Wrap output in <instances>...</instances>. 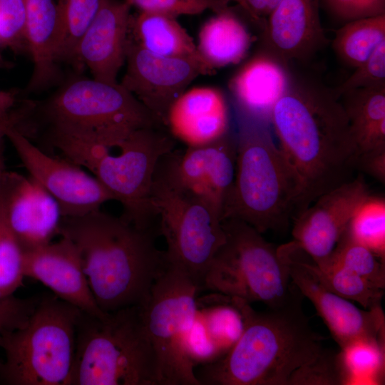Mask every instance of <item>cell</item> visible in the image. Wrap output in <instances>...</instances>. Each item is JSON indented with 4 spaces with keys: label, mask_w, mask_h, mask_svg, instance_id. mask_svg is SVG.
<instances>
[{
    "label": "cell",
    "mask_w": 385,
    "mask_h": 385,
    "mask_svg": "<svg viewBox=\"0 0 385 385\" xmlns=\"http://www.w3.org/2000/svg\"><path fill=\"white\" fill-rule=\"evenodd\" d=\"M270 123L279 148L303 184L304 210L354 178L359 153L334 90L312 80L291 78Z\"/></svg>",
    "instance_id": "6da1fadb"
},
{
    "label": "cell",
    "mask_w": 385,
    "mask_h": 385,
    "mask_svg": "<svg viewBox=\"0 0 385 385\" xmlns=\"http://www.w3.org/2000/svg\"><path fill=\"white\" fill-rule=\"evenodd\" d=\"M155 232V227H139L101 209L63 217L59 229V235L78 249L91 292L104 312L143 305L169 267L165 251L156 246Z\"/></svg>",
    "instance_id": "7a4b0ae2"
},
{
    "label": "cell",
    "mask_w": 385,
    "mask_h": 385,
    "mask_svg": "<svg viewBox=\"0 0 385 385\" xmlns=\"http://www.w3.org/2000/svg\"><path fill=\"white\" fill-rule=\"evenodd\" d=\"M304 296L257 312L240 299L244 330L221 358L195 369L200 385H287L292 373L313 359L325 338L303 311Z\"/></svg>",
    "instance_id": "3957f363"
},
{
    "label": "cell",
    "mask_w": 385,
    "mask_h": 385,
    "mask_svg": "<svg viewBox=\"0 0 385 385\" xmlns=\"http://www.w3.org/2000/svg\"><path fill=\"white\" fill-rule=\"evenodd\" d=\"M237 125L235 175L222 220H240L262 234L287 229L304 210L302 180L269 123L237 110Z\"/></svg>",
    "instance_id": "277c9868"
},
{
    "label": "cell",
    "mask_w": 385,
    "mask_h": 385,
    "mask_svg": "<svg viewBox=\"0 0 385 385\" xmlns=\"http://www.w3.org/2000/svg\"><path fill=\"white\" fill-rule=\"evenodd\" d=\"M65 158L88 170L123 207L122 217L141 228L158 220L151 202L160 160L175 149V140L162 127L140 128L113 145L48 136Z\"/></svg>",
    "instance_id": "5b68a950"
},
{
    "label": "cell",
    "mask_w": 385,
    "mask_h": 385,
    "mask_svg": "<svg viewBox=\"0 0 385 385\" xmlns=\"http://www.w3.org/2000/svg\"><path fill=\"white\" fill-rule=\"evenodd\" d=\"M68 385H159L140 305L103 317L81 311Z\"/></svg>",
    "instance_id": "8992f818"
},
{
    "label": "cell",
    "mask_w": 385,
    "mask_h": 385,
    "mask_svg": "<svg viewBox=\"0 0 385 385\" xmlns=\"http://www.w3.org/2000/svg\"><path fill=\"white\" fill-rule=\"evenodd\" d=\"M81 310L55 294L38 298L19 325L4 332L0 381L9 385H68Z\"/></svg>",
    "instance_id": "52a82bcc"
},
{
    "label": "cell",
    "mask_w": 385,
    "mask_h": 385,
    "mask_svg": "<svg viewBox=\"0 0 385 385\" xmlns=\"http://www.w3.org/2000/svg\"><path fill=\"white\" fill-rule=\"evenodd\" d=\"M48 136L115 145L140 128L160 121L120 83L79 78L71 81L41 107Z\"/></svg>",
    "instance_id": "ba28073f"
},
{
    "label": "cell",
    "mask_w": 385,
    "mask_h": 385,
    "mask_svg": "<svg viewBox=\"0 0 385 385\" xmlns=\"http://www.w3.org/2000/svg\"><path fill=\"white\" fill-rule=\"evenodd\" d=\"M221 223L225 240L208 266L202 289L269 308L284 305L301 294L278 247L243 221L227 218Z\"/></svg>",
    "instance_id": "9c48e42d"
},
{
    "label": "cell",
    "mask_w": 385,
    "mask_h": 385,
    "mask_svg": "<svg viewBox=\"0 0 385 385\" xmlns=\"http://www.w3.org/2000/svg\"><path fill=\"white\" fill-rule=\"evenodd\" d=\"M151 202L169 264L185 272L201 290L208 266L225 240L221 217L176 180L163 158L154 174Z\"/></svg>",
    "instance_id": "30bf717a"
},
{
    "label": "cell",
    "mask_w": 385,
    "mask_h": 385,
    "mask_svg": "<svg viewBox=\"0 0 385 385\" xmlns=\"http://www.w3.org/2000/svg\"><path fill=\"white\" fill-rule=\"evenodd\" d=\"M198 291L185 272L170 265L140 306L156 358L159 385H200L188 354Z\"/></svg>",
    "instance_id": "8fae6325"
},
{
    "label": "cell",
    "mask_w": 385,
    "mask_h": 385,
    "mask_svg": "<svg viewBox=\"0 0 385 385\" xmlns=\"http://www.w3.org/2000/svg\"><path fill=\"white\" fill-rule=\"evenodd\" d=\"M278 249L287 262L292 282L314 306L340 349L359 340L385 344L382 308L360 309L329 290L315 274L311 257L293 241Z\"/></svg>",
    "instance_id": "7c38bea8"
},
{
    "label": "cell",
    "mask_w": 385,
    "mask_h": 385,
    "mask_svg": "<svg viewBox=\"0 0 385 385\" xmlns=\"http://www.w3.org/2000/svg\"><path fill=\"white\" fill-rule=\"evenodd\" d=\"M6 138L29 175L57 201L63 217L84 215L113 200L112 195L93 175L67 158L48 155L16 128H10Z\"/></svg>",
    "instance_id": "4fadbf2b"
},
{
    "label": "cell",
    "mask_w": 385,
    "mask_h": 385,
    "mask_svg": "<svg viewBox=\"0 0 385 385\" xmlns=\"http://www.w3.org/2000/svg\"><path fill=\"white\" fill-rule=\"evenodd\" d=\"M125 73L120 84L164 126L168 109L202 71L187 60L153 53L128 36Z\"/></svg>",
    "instance_id": "5bb4252c"
},
{
    "label": "cell",
    "mask_w": 385,
    "mask_h": 385,
    "mask_svg": "<svg viewBox=\"0 0 385 385\" xmlns=\"http://www.w3.org/2000/svg\"><path fill=\"white\" fill-rule=\"evenodd\" d=\"M237 158L235 133L230 130L210 143L175 148L163 161L176 180L210 205L221 217L233 185Z\"/></svg>",
    "instance_id": "9a60e30c"
},
{
    "label": "cell",
    "mask_w": 385,
    "mask_h": 385,
    "mask_svg": "<svg viewBox=\"0 0 385 385\" xmlns=\"http://www.w3.org/2000/svg\"><path fill=\"white\" fill-rule=\"evenodd\" d=\"M369 195L361 176L321 195L292 220L293 242L317 266L329 258L362 201Z\"/></svg>",
    "instance_id": "2e32d148"
},
{
    "label": "cell",
    "mask_w": 385,
    "mask_h": 385,
    "mask_svg": "<svg viewBox=\"0 0 385 385\" xmlns=\"http://www.w3.org/2000/svg\"><path fill=\"white\" fill-rule=\"evenodd\" d=\"M0 195L9 225L24 252L44 246L59 235L60 206L34 178L5 170Z\"/></svg>",
    "instance_id": "e0dca14e"
},
{
    "label": "cell",
    "mask_w": 385,
    "mask_h": 385,
    "mask_svg": "<svg viewBox=\"0 0 385 385\" xmlns=\"http://www.w3.org/2000/svg\"><path fill=\"white\" fill-rule=\"evenodd\" d=\"M60 237L55 242L24 252L25 277L41 282L56 297L84 312L104 316L107 312L94 299L78 249L68 237Z\"/></svg>",
    "instance_id": "ac0fdd59"
},
{
    "label": "cell",
    "mask_w": 385,
    "mask_h": 385,
    "mask_svg": "<svg viewBox=\"0 0 385 385\" xmlns=\"http://www.w3.org/2000/svg\"><path fill=\"white\" fill-rule=\"evenodd\" d=\"M130 8L126 0H101L96 16L78 43L77 68L84 65L94 79L118 83V73L125 62Z\"/></svg>",
    "instance_id": "d6986e66"
},
{
    "label": "cell",
    "mask_w": 385,
    "mask_h": 385,
    "mask_svg": "<svg viewBox=\"0 0 385 385\" xmlns=\"http://www.w3.org/2000/svg\"><path fill=\"white\" fill-rule=\"evenodd\" d=\"M319 0H280L267 17L266 51L286 67L312 57L327 41L321 25Z\"/></svg>",
    "instance_id": "ffe728a7"
},
{
    "label": "cell",
    "mask_w": 385,
    "mask_h": 385,
    "mask_svg": "<svg viewBox=\"0 0 385 385\" xmlns=\"http://www.w3.org/2000/svg\"><path fill=\"white\" fill-rule=\"evenodd\" d=\"M164 127L186 147L210 143L228 133L229 110L222 93L212 87L186 90L168 111Z\"/></svg>",
    "instance_id": "44dd1931"
},
{
    "label": "cell",
    "mask_w": 385,
    "mask_h": 385,
    "mask_svg": "<svg viewBox=\"0 0 385 385\" xmlns=\"http://www.w3.org/2000/svg\"><path fill=\"white\" fill-rule=\"evenodd\" d=\"M286 66L265 52L245 63L229 82L238 110L270 123L272 111L290 83Z\"/></svg>",
    "instance_id": "7402d4cb"
},
{
    "label": "cell",
    "mask_w": 385,
    "mask_h": 385,
    "mask_svg": "<svg viewBox=\"0 0 385 385\" xmlns=\"http://www.w3.org/2000/svg\"><path fill=\"white\" fill-rule=\"evenodd\" d=\"M26 43L34 64L28 91H37L57 74L61 29L54 0H26Z\"/></svg>",
    "instance_id": "603a6c76"
},
{
    "label": "cell",
    "mask_w": 385,
    "mask_h": 385,
    "mask_svg": "<svg viewBox=\"0 0 385 385\" xmlns=\"http://www.w3.org/2000/svg\"><path fill=\"white\" fill-rule=\"evenodd\" d=\"M128 34L138 45L153 53L192 62L204 75L215 71L202 57L193 39L176 18L140 11L135 16H131Z\"/></svg>",
    "instance_id": "cb8c5ba5"
},
{
    "label": "cell",
    "mask_w": 385,
    "mask_h": 385,
    "mask_svg": "<svg viewBox=\"0 0 385 385\" xmlns=\"http://www.w3.org/2000/svg\"><path fill=\"white\" fill-rule=\"evenodd\" d=\"M339 98L359 154L385 147V85L351 90Z\"/></svg>",
    "instance_id": "d4e9b609"
},
{
    "label": "cell",
    "mask_w": 385,
    "mask_h": 385,
    "mask_svg": "<svg viewBox=\"0 0 385 385\" xmlns=\"http://www.w3.org/2000/svg\"><path fill=\"white\" fill-rule=\"evenodd\" d=\"M196 307L194 324L219 359L237 342L244 330L240 299L212 292L196 299Z\"/></svg>",
    "instance_id": "484cf974"
},
{
    "label": "cell",
    "mask_w": 385,
    "mask_h": 385,
    "mask_svg": "<svg viewBox=\"0 0 385 385\" xmlns=\"http://www.w3.org/2000/svg\"><path fill=\"white\" fill-rule=\"evenodd\" d=\"M250 43L246 27L227 8L217 12L202 25L197 46L202 57L215 70L241 61Z\"/></svg>",
    "instance_id": "4316f807"
},
{
    "label": "cell",
    "mask_w": 385,
    "mask_h": 385,
    "mask_svg": "<svg viewBox=\"0 0 385 385\" xmlns=\"http://www.w3.org/2000/svg\"><path fill=\"white\" fill-rule=\"evenodd\" d=\"M385 41V14L353 20L339 28L333 41L337 56L356 68Z\"/></svg>",
    "instance_id": "83f0119b"
},
{
    "label": "cell",
    "mask_w": 385,
    "mask_h": 385,
    "mask_svg": "<svg viewBox=\"0 0 385 385\" xmlns=\"http://www.w3.org/2000/svg\"><path fill=\"white\" fill-rule=\"evenodd\" d=\"M312 265L317 277L329 290L359 303L365 309L382 308L384 289L336 264L327 262L317 266L312 260Z\"/></svg>",
    "instance_id": "f1b7e54d"
},
{
    "label": "cell",
    "mask_w": 385,
    "mask_h": 385,
    "mask_svg": "<svg viewBox=\"0 0 385 385\" xmlns=\"http://www.w3.org/2000/svg\"><path fill=\"white\" fill-rule=\"evenodd\" d=\"M101 0H59L60 44L58 62L76 66V50L80 40L99 9Z\"/></svg>",
    "instance_id": "f546056e"
},
{
    "label": "cell",
    "mask_w": 385,
    "mask_h": 385,
    "mask_svg": "<svg viewBox=\"0 0 385 385\" xmlns=\"http://www.w3.org/2000/svg\"><path fill=\"white\" fill-rule=\"evenodd\" d=\"M346 231L354 241L384 261V197L369 195L354 212Z\"/></svg>",
    "instance_id": "4dcf8cb0"
},
{
    "label": "cell",
    "mask_w": 385,
    "mask_h": 385,
    "mask_svg": "<svg viewBox=\"0 0 385 385\" xmlns=\"http://www.w3.org/2000/svg\"><path fill=\"white\" fill-rule=\"evenodd\" d=\"M356 273L380 289L385 288V263L367 247L354 241L345 230L327 260ZM320 265V266H322Z\"/></svg>",
    "instance_id": "1f68e13d"
},
{
    "label": "cell",
    "mask_w": 385,
    "mask_h": 385,
    "mask_svg": "<svg viewBox=\"0 0 385 385\" xmlns=\"http://www.w3.org/2000/svg\"><path fill=\"white\" fill-rule=\"evenodd\" d=\"M24 252L7 222L0 195V300L14 296L25 277Z\"/></svg>",
    "instance_id": "d6a6232c"
},
{
    "label": "cell",
    "mask_w": 385,
    "mask_h": 385,
    "mask_svg": "<svg viewBox=\"0 0 385 385\" xmlns=\"http://www.w3.org/2000/svg\"><path fill=\"white\" fill-rule=\"evenodd\" d=\"M349 376L341 350L325 348L311 361L295 369L287 385H345Z\"/></svg>",
    "instance_id": "836d02e7"
},
{
    "label": "cell",
    "mask_w": 385,
    "mask_h": 385,
    "mask_svg": "<svg viewBox=\"0 0 385 385\" xmlns=\"http://www.w3.org/2000/svg\"><path fill=\"white\" fill-rule=\"evenodd\" d=\"M385 344L370 340L356 341L340 349L346 366L349 384L369 380L382 384L384 373Z\"/></svg>",
    "instance_id": "e575fe53"
},
{
    "label": "cell",
    "mask_w": 385,
    "mask_h": 385,
    "mask_svg": "<svg viewBox=\"0 0 385 385\" xmlns=\"http://www.w3.org/2000/svg\"><path fill=\"white\" fill-rule=\"evenodd\" d=\"M26 0H0V46L26 48Z\"/></svg>",
    "instance_id": "d590c367"
},
{
    "label": "cell",
    "mask_w": 385,
    "mask_h": 385,
    "mask_svg": "<svg viewBox=\"0 0 385 385\" xmlns=\"http://www.w3.org/2000/svg\"><path fill=\"white\" fill-rule=\"evenodd\" d=\"M140 11L177 18L183 15H197L212 10L215 13L227 8L222 0H126Z\"/></svg>",
    "instance_id": "8d00e7d4"
},
{
    "label": "cell",
    "mask_w": 385,
    "mask_h": 385,
    "mask_svg": "<svg viewBox=\"0 0 385 385\" xmlns=\"http://www.w3.org/2000/svg\"><path fill=\"white\" fill-rule=\"evenodd\" d=\"M382 85H385V41L365 61L356 67L354 72L334 91L339 97L351 90Z\"/></svg>",
    "instance_id": "74e56055"
},
{
    "label": "cell",
    "mask_w": 385,
    "mask_h": 385,
    "mask_svg": "<svg viewBox=\"0 0 385 385\" xmlns=\"http://www.w3.org/2000/svg\"><path fill=\"white\" fill-rule=\"evenodd\" d=\"M327 10L344 24L385 14V0H323Z\"/></svg>",
    "instance_id": "f35d334b"
},
{
    "label": "cell",
    "mask_w": 385,
    "mask_h": 385,
    "mask_svg": "<svg viewBox=\"0 0 385 385\" xmlns=\"http://www.w3.org/2000/svg\"><path fill=\"white\" fill-rule=\"evenodd\" d=\"M37 299L11 296L0 300V341L5 330L18 326L29 316Z\"/></svg>",
    "instance_id": "ab89813d"
},
{
    "label": "cell",
    "mask_w": 385,
    "mask_h": 385,
    "mask_svg": "<svg viewBox=\"0 0 385 385\" xmlns=\"http://www.w3.org/2000/svg\"><path fill=\"white\" fill-rule=\"evenodd\" d=\"M356 169L384 183L385 147L359 153L356 160Z\"/></svg>",
    "instance_id": "60d3db41"
},
{
    "label": "cell",
    "mask_w": 385,
    "mask_h": 385,
    "mask_svg": "<svg viewBox=\"0 0 385 385\" xmlns=\"http://www.w3.org/2000/svg\"><path fill=\"white\" fill-rule=\"evenodd\" d=\"M34 107L35 103L26 101L0 115V145L4 143L7 130L12 127L17 128L27 118Z\"/></svg>",
    "instance_id": "b9f144b4"
},
{
    "label": "cell",
    "mask_w": 385,
    "mask_h": 385,
    "mask_svg": "<svg viewBox=\"0 0 385 385\" xmlns=\"http://www.w3.org/2000/svg\"><path fill=\"white\" fill-rule=\"evenodd\" d=\"M280 0H245L249 15L257 22L267 19Z\"/></svg>",
    "instance_id": "7bdbcfd3"
},
{
    "label": "cell",
    "mask_w": 385,
    "mask_h": 385,
    "mask_svg": "<svg viewBox=\"0 0 385 385\" xmlns=\"http://www.w3.org/2000/svg\"><path fill=\"white\" fill-rule=\"evenodd\" d=\"M16 103V94L13 91L0 89V115L12 109Z\"/></svg>",
    "instance_id": "ee69618b"
},
{
    "label": "cell",
    "mask_w": 385,
    "mask_h": 385,
    "mask_svg": "<svg viewBox=\"0 0 385 385\" xmlns=\"http://www.w3.org/2000/svg\"><path fill=\"white\" fill-rule=\"evenodd\" d=\"M4 143L0 145V185L3 174L5 171Z\"/></svg>",
    "instance_id": "f6af8a7d"
},
{
    "label": "cell",
    "mask_w": 385,
    "mask_h": 385,
    "mask_svg": "<svg viewBox=\"0 0 385 385\" xmlns=\"http://www.w3.org/2000/svg\"><path fill=\"white\" fill-rule=\"evenodd\" d=\"M222 1H226V2H228L230 1H232L236 2L237 4H239L249 14L248 9H247V5H246V4L245 2V0H222Z\"/></svg>",
    "instance_id": "bcb514c9"
},
{
    "label": "cell",
    "mask_w": 385,
    "mask_h": 385,
    "mask_svg": "<svg viewBox=\"0 0 385 385\" xmlns=\"http://www.w3.org/2000/svg\"><path fill=\"white\" fill-rule=\"evenodd\" d=\"M5 66L4 61L2 59V58L0 56V68H2Z\"/></svg>",
    "instance_id": "7dc6e473"
}]
</instances>
